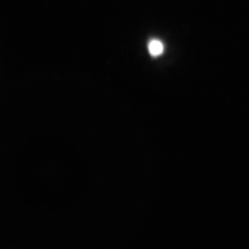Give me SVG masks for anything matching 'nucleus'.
<instances>
[{
    "mask_svg": "<svg viewBox=\"0 0 249 249\" xmlns=\"http://www.w3.org/2000/svg\"><path fill=\"white\" fill-rule=\"evenodd\" d=\"M148 50L152 56H159L163 53V44L160 40H152L149 43Z\"/></svg>",
    "mask_w": 249,
    "mask_h": 249,
    "instance_id": "f257e3e1",
    "label": "nucleus"
}]
</instances>
